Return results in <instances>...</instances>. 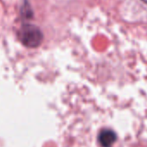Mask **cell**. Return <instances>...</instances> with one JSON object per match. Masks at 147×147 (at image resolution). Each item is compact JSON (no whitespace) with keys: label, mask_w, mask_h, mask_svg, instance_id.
Instances as JSON below:
<instances>
[{"label":"cell","mask_w":147,"mask_h":147,"mask_svg":"<svg viewBox=\"0 0 147 147\" xmlns=\"http://www.w3.org/2000/svg\"><path fill=\"white\" fill-rule=\"evenodd\" d=\"M18 37L25 47L33 49L38 47L42 43L43 35L38 27L33 24H25L20 29Z\"/></svg>","instance_id":"cell-1"},{"label":"cell","mask_w":147,"mask_h":147,"mask_svg":"<svg viewBox=\"0 0 147 147\" xmlns=\"http://www.w3.org/2000/svg\"><path fill=\"white\" fill-rule=\"evenodd\" d=\"M118 139L117 133L109 128H104L98 134V142L101 147H113Z\"/></svg>","instance_id":"cell-2"},{"label":"cell","mask_w":147,"mask_h":147,"mask_svg":"<svg viewBox=\"0 0 147 147\" xmlns=\"http://www.w3.org/2000/svg\"><path fill=\"white\" fill-rule=\"evenodd\" d=\"M22 15L25 18H31L33 17V12L30 9V6L28 4V2H26V1L24 2V5L22 7Z\"/></svg>","instance_id":"cell-3"},{"label":"cell","mask_w":147,"mask_h":147,"mask_svg":"<svg viewBox=\"0 0 147 147\" xmlns=\"http://www.w3.org/2000/svg\"><path fill=\"white\" fill-rule=\"evenodd\" d=\"M131 147H147V140H141L137 144H133Z\"/></svg>","instance_id":"cell-4"},{"label":"cell","mask_w":147,"mask_h":147,"mask_svg":"<svg viewBox=\"0 0 147 147\" xmlns=\"http://www.w3.org/2000/svg\"><path fill=\"white\" fill-rule=\"evenodd\" d=\"M141 1H143L144 3H145V4H147V0H141Z\"/></svg>","instance_id":"cell-5"}]
</instances>
